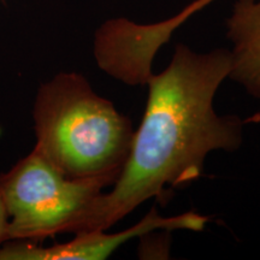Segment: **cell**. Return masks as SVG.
Here are the masks:
<instances>
[{"mask_svg": "<svg viewBox=\"0 0 260 260\" xmlns=\"http://www.w3.org/2000/svg\"><path fill=\"white\" fill-rule=\"evenodd\" d=\"M230 68L229 50L200 53L177 45L167 69L146 83V110L121 174L98 195L76 234L106 232L151 199L167 204L172 189L201 176L209 153L241 147L245 128L260 117L217 115L214 96Z\"/></svg>", "mask_w": 260, "mask_h": 260, "instance_id": "6da1fadb", "label": "cell"}, {"mask_svg": "<svg viewBox=\"0 0 260 260\" xmlns=\"http://www.w3.org/2000/svg\"><path fill=\"white\" fill-rule=\"evenodd\" d=\"M37 148L70 178L115 183L132 149L135 130L111 100L79 73H59L39 87L32 109Z\"/></svg>", "mask_w": 260, "mask_h": 260, "instance_id": "7a4b0ae2", "label": "cell"}, {"mask_svg": "<svg viewBox=\"0 0 260 260\" xmlns=\"http://www.w3.org/2000/svg\"><path fill=\"white\" fill-rule=\"evenodd\" d=\"M107 178H70L37 148L0 174V198L9 222L6 242H39L57 234H76Z\"/></svg>", "mask_w": 260, "mask_h": 260, "instance_id": "3957f363", "label": "cell"}, {"mask_svg": "<svg viewBox=\"0 0 260 260\" xmlns=\"http://www.w3.org/2000/svg\"><path fill=\"white\" fill-rule=\"evenodd\" d=\"M209 222V217L195 212H186L172 217H162L155 209L119 233L90 232L75 234V237L64 243L48 247L38 246L30 241H9L0 247V260H104L109 258L116 249L136 237L164 230H191L201 232Z\"/></svg>", "mask_w": 260, "mask_h": 260, "instance_id": "277c9868", "label": "cell"}, {"mask_svg": "<svg viewBox=\"0 0 260 260\" xmlns=\"http://www.w3.org/2000/svg\"><path fill=\"white\" fill-rule=\"evenodd\" d=\"M232 42L229 77L260 100V0H237L226 21Z\"/></svg>", "mask_w": 260, "mask_h": 260, "instance_id": "5b68a950", "label": "cell"}, {"mask_svg": "<svg viewBox=\"0 0 260 260\" xmlns=\"http://www.w3.org/2000/svg\"><path fill=\"white\" fill-rule=\"evenodd\" d=\"M9 217L6 212L5 205L0 198V247L6 242V228H8Z\"/></svg>", "mask_w": 260, "mask_h": 260, "instance_id": "8992f818", "label": "cell"}]
</instances>
